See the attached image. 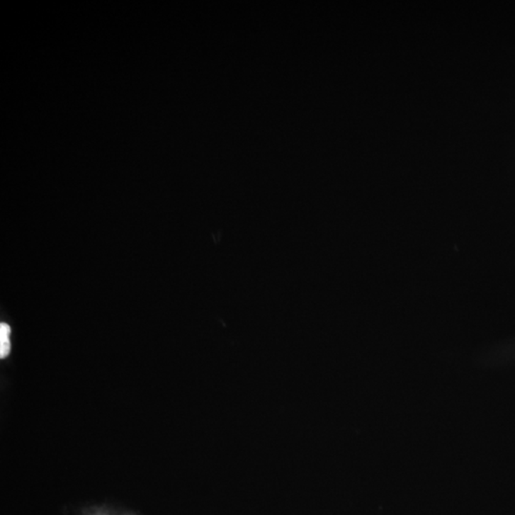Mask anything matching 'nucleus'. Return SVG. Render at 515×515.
Segmentation results:
<instances>
[{
  "mask_svg": "<svg viewBox=\"0 0 515 515\" xmlns=\"http://www.w3.org/2000/svg\"><path fill=\"white\" fill-rule=\"evenodd\" d=\"M11 327L7 324H0V358L4 359L11 351Z\"/></svg>",
  "mask_w": 515,
  "mask_h": 515,
  "instance_id": "f257e3e1",
  "label": "nucleus"
}]
</instances>
